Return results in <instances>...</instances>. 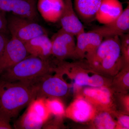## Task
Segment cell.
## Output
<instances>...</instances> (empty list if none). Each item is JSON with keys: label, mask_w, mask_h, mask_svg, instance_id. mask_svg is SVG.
<instances>
[{"label": "cell", "mask_w": 129, "mask_h": 129, "mask_svg": "<svg viewBox=\"0 0 129 129\" xmlns=\"http://www.w3.org/2000/svg\"><path fill=\"white\" fill-rule=\"evenodd\" d=\"M7 27L12 37L24 44L35 37L47 34L46 29L37 22L12 14L7 18Z\"/></svg>", "instance_id": "obj_5"}, {"label": "cell", "mask_w": 129, "mask_h": 129, "mask_svg": "<svg viewBox=\"0 0 129 129\" xmlns=\"http://www.w3.org/2000/svg\"><path fill=\"white\" fill-rule=\"evenodd\" d=\"M120 47L124 65H129V34H124L119 37Z\"/></svg>", "instance_id": "obj_24"}, {"label": "cell", "mask_w": 129, "mask_h": 129, "mask_svg": "<svg viewBox=\"0 0 129 129\" xmlns=\"http://www.w3.org/2000/svg\"><path fill=\"white\" fill-rule=\"evenodd\" d=\"M102 0H74L75 11L79 18L84 22H91L95 20Z\"/></svg>", "instance_id": "obj_18"}, {"label": "cell", "mask_w": 129, "mask_h": 129, "mask_svg": "<svg viewBox=\"0 0 129 129\" xmlns=\"http://www.w3.org/2000/svg\"><path fill=\"white\" fill-rule=\"evenodd\" d=\"M65 109L64 115L79 123L90 122L96 110L87 100L79 95Z\"/></svg>", "instance_id": "obj_12"}, {"label": "cell", "mask_w": 129, "mask_h": 129, "mask_svg": "<svg viewBox=\"0 0 129 129\" xmlns=\"http://www.w3.org/2000/svg\"><path fill=\"white\" fill-rule=\"evenodd\" d=\"M44 123L32 112L27 110L14 124L17 129H39L43 127Z\"/></svg>", "instance_id": "obj_21"}, {"label": "cell", "mask_w": 129, "mask_h": 129, "mask_svg": "<svg viewBox=\"0 0 129 129\" xmlns=\"http://www.w3.org/2000/svg\"><path fill=\"white\" fill-rule=\"evenodd\" d=\"M123 10L119 0H102L95 20L102 24L110 23L118 18Z\"/></svg>", "instance_id": "obj_16"}, {"label": "cell", "mask_w": 129, "mask_h": 129, "mask_svg": "<svg viewBox=\"0 0 129 129\" xmlns=\"http://www.w3.org/2000/svg\"><path fill=\"white\" fill-rule=\"evenodd\" d=\"M65 7L64 0H38L37 9L42 18L48 22L59 21Z\"/></svg>", "instance_id": "obj_15"}, {"label": "cell", "mask_w": 129, "mask_h": 129, "mask_svg": "<svg viewBox=\"0 0 129 129\" xmlns=\"http://www.w3.org/2000/svg\"><path fill=\"white\" fill-rule=\"evenodd\" d=\"M64 1L65 7L59 20L61 28L76 37L85 31L84 27L74 9L72 0Z\"/></svg>", "instance_id": "obj_14"}, {"label": "cell", "mask_w": 129, "mask_h": 129, "mask_svg": "<svg viewBox=\"0 0 129 129\" xmlns=\"http://www.w3.org/2000/svg\"><path fill=\"white\" fill-rule=\"evenodd\" d=\"M48 59L28 56L0 75V78L9 81L37 83L44 76L54 71Z\"/></svg>", "instance_id": "obj_4"}, {"label": "cell", "mask_w": 129, "mask_h": 129, "mask_svg": "<svg viewBox=\"0 0 129 129\" xmlns=\"http://www.w3.org/2000/svg\"><path fill=\"white\" fill-rule=\"evenodd\" d=\"M9 39L8 34L0 32V55Z\"/></svg>", "instance_id": "obj_28"}, {"label": "cell", "mask_w": 129, "mask_h": 129, "mask_svg": "<svg viewBox=\"0 0 129 129\" xmlns=\"http://www.w3.org/2000/svg\"><path fill=\"white\" fill-rule=\"evenodd\" d=\"M114 115L117 121V129H129V114L116 111Z\"/></svg>", "instance_id": "obj_25"}, {"label": "cell", "mask_w": 129, "mask_h": 129, "mask_svg": "<svg viewBox=\"0 0 129 129\" xmlns=\"http://www.w3.org/2000/svg\"><path fill=\"white\" fill-rule=\"evenodd\" d=\"M37 83L9 81L0 78V113L11 119L37 98Z\"/></svg>", "instance_id": "obj_1"}, {"label": "cell", "mask_w": 129, "mask_h": 129, "mask_svg": "<svg viewBox=\"0 0 129 129\" xmlns=\"http://www.w3.org/2000/svg\"><path fill=\"white\" fill-rule=\"evenodd\" d=\"M11 120V119L6 115L0 113V129L12 128L10 124Z\"/></svg>", "instance_id": "obj_27"}, {"label": "cell", "mask_w": 129, "mask_h": 129, "mask_svg": "<svg viewBox=\"0 0 129 129\" xmlns=\"http://www.w3.org/2000/svg\"><path fill=\"white\" fill-rule=\"evenodd\" d=\"M58 61L55 69L63 78L70 80L69 85L73 88L75 94L84 87H110L112 78L93 71L81 60L72 62Z\"/></svg>", "instance_id": "obj_3"}, {"label": "cell", "mask_w": 129, "mask_h": 129, "mask_svg": "<svg viewBox=\"0 0 129 129\" xmlns=\"http://www.w3.org/2000/svg\"><path fill=\"white\" fill-rule=\"evenodd\" d=\"M37 0H0V11L37 22L39 14Z\"/></svg>", "instance_id": "obj_11"}, {"label": "cell", "mask_w": 129, "mask_h": 129, "mask_svg": "<svg viewBox=\"0 0 129 129\" xmlns=\"http://www.w3.org/2000/svg\"><path fill=\"white\" fill-rule=\"evenodd\" d=\"M114 113L105 110L96 111L94 117L90 122V127L94 129H117Z\"/></svg>", "instance_id": "obj_19"}, {"label": "cell", "mask_w": 129, "mask_h": 129, "mask_svg": "<svg viewBox=\"0 0 129 129\" xmlns=\"http://www.w3.org/2000/svg\"><path fill=\"white\" fill-rule=\"evenodd\" d=\"M27 110L34 114L44 124L51 115L46 104L45 99L43 98H37L33 100L29 104Z\"/></svg>", "instance_id": "obj_22"}, {"label": "cell", "mask_w": 129, "mask_h": 129, "mask_svg": "<svg viewBox=\"0 0 129 129\" xmlns=\"http://www.w3.org/2000/svg\"><path fill=\"white\" fill-rule=\"evenodd\" d=\"M28 53L43 59H48L52 55L51 40L47 34L35 37L24 43Z\"/></svg>", "instance_id": "obj_17"}, {"label": "cell", "mask_w": 129, "mask_h": 129, "mask_svg": "<svg viewBox=\"0 0 129 129\" xmlns=\"http://www.w3.org/2000/svg\"><path fill=\"white\" fill-rule=\"evenodd\" d=\"M6 13L0 11V32L7 34H9L7 27V18Z\"/></svg>", "instance_id": "obj_26"}, {"label": "cell", "mask_w": 129, "mask_h": 129, "mask_svg": "<svg viewBox=\"0 0 129 129\" xmlns=\"http://www.w3.org/2000/svg\"><path fill=\"white\" fill-rule=\"evenodd\" d=\"M129 5L124 9L118 18L110 23L103 24L94 28L92 30L101 35L103 38L118 36L128 33Z\"/></svg>", "instance_id": "obj_13"}, {"label": "cell", "mask_w": 129, "mask_h": 129, "mask_svg": "<svg viewBox=\"0 0 129 129\" xmlns=\"http://www.w3.org/2000/svg\"><path fill=\"white\" fill-rule=\"evenodd\" d=\"M54 71L56 73L55 75H47L38 83L37 98L60 99L69 93L70 88L68 84L59 73Z\"/></svg>", "instance_id": "obj_7"}, {"label": "cell", "mask_w": 129, "mask_h": 129, "mask_svg": "<svg viewBox=\"0 0 129 129\" xmlns=\"http://www.w3.org/2000/svg\"><path fill=\"white\" fill-rule=\"evenodd\" d=\"M45 99L46 104L51 115L61 118L64 115L65 109L64 105L60 99L47 98Z\"/></svg>", "instance_id": "obj_23"}, {"label": "cell", "mask_w": 129, "mask_h": 129, "mask_svg": "<svg viewBox=\"0 0 129 129\" xmlns=\"http://www.w3.org/2000/svg\"><path fill=\"white\" fill-rule=\"evenodd\" d=\"M86 99L96 111L105 110L115 112L114 93L109 87H85L75 93Z\"/></svg>", "instance_id": "obj_6"}, {"label": "cell", "mask_w": 129, "mask_h": 129, "mask_svg": "<svg viewBox=\"0 0 129 129\" xmlns=\"http://www.w3.org/2000/svg\"><path fill=\"white\" fill-rule=\"evenodd\" d=\"M51 40L52 55L58 60L74 58L76 46L75 36L61 28L53 35Z\"/></svg>", "instance_id": "obj_8"}, {"label": "cell", "mask_w": 129, "mask_h": 129, "mask_svg": "<svg viewBox=\"0 0 129 129\" xmlns=\"http://www.w3.org/2000/svg\"><path fill=\"white\" fill-rule=\"evenodd\" d=\"M74 58L88 60L95 53L104 38L99 34L91 30L84 31L77 35Z\"/></svg>", "instance_id": "obj_9"}, {"label": "cell", "mask_w": 129, "mask_h": 129, "mask_svg": "<svg viewBox=\"0 0 129 129\" xmlns=\"http://www.w3.org/2000/svg\"><path fill=\"white\" fill-rule=\"evenodd\" d=\"M86 64L93 71L104 76L113 78L123 67L118 36L103 40L95 53Z\"/></svg>", "instance_id": "obj_2"}, {"label": "cell", "mask_w": 129, "mask_h": 129, "mask_svg": "<svg viewBox=\"0 0 129 129\" xmlns=\"http://www.w3.org/2000/svg\"><path fill=\"white\" fill-rule=\"evenodd\" d=\"M110 88L113 92L127 94L129 89V65H124L112 78Z\"/></svg>", "instance_id": "obj_20"}, {"label": "cell", "mask_w": 129, "mask_h": 129, "mask_svg": "<svg viewBox=\"0 0 129 129\" xmlns=\"http://www.w3.org/2000/svg\"><path fill=\"white\" fill-rule=\"evenodd\" d=\"M29 55L23 42L12 37L0 55V75Z\"/></svg>", "instance_id": "obj_10"}]
</instances>
